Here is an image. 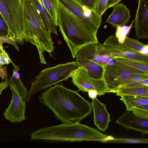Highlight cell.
I'll list each match as a JSON object with an SVG mask.
<instances>
[{
    "mask_svg": "<svg viewBox=\"0 0 148 148\" xmlns=\"http://www.w3.org/2000/svg\"><path fill=\"white\" fill-rule=\"evenodd\" d=\"M114 59L129 66L148 73V63L125 58L119 57Z\"/></svg>",
    "mask_w": 148,
    "mask_h": 148,
    "instance_id": "obj_21",
    "label": "cell"
},
{
    "mask_svg": "<svg viewBox=\"0 0 148 148\" xmlns=\"http://www.w3.org/2000/svg\"><path fill=\"white\" fill-rule=\"evenodd\" d=\"M148 79V73H137L133 74L123 81L119 87L133 82Z\"/></svg>",
    "mask_w": 148,
    "mask_h": 148,
    "instance_id": "obj_28",
    "label": "cell"
},
{
    "mask_svg": "<svg viewBox=\"0 0 148 148\" xmlns=\"http://www.w3.org/2000/svg\"><path fill=\"white\" fill-rule=\"evenodd\" d=\"M84 4L88 8L92 9L95 0H81Z\"/></svg>",
    "mask_w": 148,
    "mask_h": 148,
    "instance_id": "obj_36",
    "label": "cell"
},
{
    "mask_svg": "<svg viewBox=\"0 0 148 148\" xmlns=\"http://www.w3.org/2000/svg\"><path fill=\"white\" fill-rule=\"evenodd\" d=\"M124 43L130 48L141 53L148 56V45L136 39L126 37Z\"/></svg>",
    "mask_w": 148,
    "mask_h": 148,
    "instance_id": "obj_23",
    "label": "cell"
},
{
    "mask_svg": "<svg viewBox=\"0 0 148 148\" xmlns=\"http://www.w3.org/2000/svg\"><path fill=\"white\" fill-rule=\"evenodd\" d=\"M131 110L134 114L139 117L148 119V104L136 107Z\"/></svg>",
    "mask_w": 148,
    "mask_h": 148,
    "instance_id": "obj_29",
    "label": "cell"
},
{
    "mask_svg": "<svg viewBox=\"0 0 148 148\" xmlns=\"http://www.w3.org/2000/svg\"><path fill=\"white\" fill-rule=\"evenodd\" d=\"M39 102L52 111L56 118L62 123H79L91 114V103L77 91L57 84L43 92Z\"/></svg>",
    "mask_w": 148,
    "mask_h": 148,
    "instance_id": "obj_1",
    "label": "cell"
},
{
    "mask_svg": "<svg viewBox=\"0 0 148 148\" xmlns=\"http://www.w3.org/2000/svg\"><path fill=\"white\" fill-rule=\"evenodd\" d=\"M60 4L97 32L102 21L101 16L86 6L81 0H59Z\"/></svg>",
    "mask_w": 148,
    "mask_h": 148,
    "instance_id": "obj_10",
    "label": "cell"
},
{
    "mask_svg": "<svg viewBox=\"0 0 148 148\" xmlns=\"http://www.w3.org/2000/svg\"><path fill=\"white\" fill-rule=\"evenodd\" d=\"M98 43H91L82 47L77 52L75 58L80 66L87 69L90 76L100 79L102 78L103 66L110 64L114 59Z\"/></svg>",
    "mask_w": 148,
    "mask_h": 148,
    "instance_id": "obj_6",
    "label": "cell"
},
{
    "mask_svg": "<svg viewBox=\"0 0 148 148\" xmlns=\"http://www.w3.org/2000/svg\"><path fill=\"white\" fill-rule=\"evenodd\" d=\"M5 67L2 66L0 67V76L3 80L5 79L8 80L7 79L6 68Z\"/></svg>",
    "mask_w": 148,
    "mask_h": 148,
    "instance_id": "obj_35",
    "label": "cell"
},
{
    "mask_svg": "<svg viewBox=\"0 0 148 148\" xmlns=\"http://www.w3.org/2000/svg\"><path fill=\"white\" fill-rule=\"evenodd\" d=\"M91 105L94 124L100 130L104 132L108 128L111 121L106 105L96 98L92 99Z\"/></svg>",
    "mask_w": 148,
    "mask_h": 148,
    "instance_id": "obj_15",
    "label": "cell"
},
{
    "mask_svg": "<svg viewBox=\"0 0 148 148\" xmlns=\"http://www.w3.org/2000/svg\"><path fill=\"white\" fill-rule=\"evenodd\" d=\"M50 13L57 26L59 0H43L42 3Z\"/></svg>",
    "mask_w": 148,
    "mask_h": 148,
    "instance_id": "obj_22",
    "label": "cell"
},
{
    "mask_svg": "<svg viewBox=\"0 0 148 148\" xmlns=\"http://www.w3.org/2000/svg\"><path fill=\"white\" fill-rule=\"evenodd\" d=\"M0 92V95H1V92Z\"/></svg>",
    "mask_w": 148,
    "mask_h": 148,
    "instance_id": "obj_41",
    "label": "cell"
},
{
    "mask_svg": "<svg viewBox=\"0 0 148 148\" xmlns=\"http://www.w3.org/2000/svg\"><path fill=\"white\" fill-rule=\"evenodd\" d=\"M79 66L77 61L58 64L42 70L32 82L26 101L39 91L72 77Z\"/></svg>",
    "mask_w": 148,
    "mask_h": 148,
    "instance_id": "obj_5",
    "label": "cell"
},
{
    "mask_svg": "<svg viewBox=\"0 0 148 148\" xmlns=\"http://www.w3.org/2000/svg\"><path fill=\"white\" fill-rule=\"evenodd\" d=\"M0 37L12 38L8 25L0 12Z\"/></svg>",
    "mask_w": 148,
    "mask_h": 148,
    "instance_id": "obj_30",
    "label": "cell"
},
{
    "mask_svg": "<svg viewBox=\"0 0 148 148\" xmlns=\"http://www.w3.org/2000/svg\"><path fill=\"white\" fill-rule=\"evenodd\" d=\"M120 97V99L123 102L128 110L140 106L148 104V97L131 95Z\"/></svg>",
    "mask_w": 148,
    "mask_h": 148,
    "instance_id": "obj_19",
    "label": "cell"
},
{
    "mask_svg": "<svg viewBox=\"0 0 148 148\" xmlns=\"http://www.w3.org/2000/svg\"><path fill=\"white\" fill-rule=\"evenodd\" d=\"M122 0H108L107 5V9L112 7L114 5L118 3Z\"/></svg>",
    "mask_w": 148,
    "mask_h": 148,
    "instance_id": "obj_37",
    "label": "cell"
},
{
    "mask_svg": "<svg viewBox=\"0 0 148 148\" xmlns=\"http://www.w3.org/2000/svg\"><path fill=\"white\" fill-rule=\"evenodd\" d=\"M57 24L73 58L82 47L91 43H99L97 32L60 4Z\"/></svg>",
    "mask_w": 148,
    "mask_h": 148,
    "instance_id": "obj_3",
    "label": "cell"
},
{
    "mask_svg": "<svg viewBox=\"0 0 148 148\" xmlns=\"http://www.w3.org/2000/svg\"><path fill=\"white\" fill-rule=\"evenodd\" d=\"M144 73L145 72L129 66L115 60L112 64L103 66L102 78L110 92L115 93L122 82L128 77L134 74Z\"/></svg>",
    "mask_w": 148,
    "mask_h": 148,
    "instance_id": "obj_7",
    "label": "cell"
},
{
    "mask_svg": "<svg viewBox=\"0 0 148 148\" xmlns=\"http://www.w3.org/2000/svg\"><path fill=\"white\" fill-rule=\"evenodd\" d=\"M12 61L8 54L4 49L3 45H0V67L3 65L12 63Z\"/></svg>",
    "mask_w": 148,
    "mask_h": 148,
    "instance_id": "obj_31",
    "label": "cell"
},
{
    "mask_svg": "<svg viewBox=\"0 0 148 148\" xmlns=\"http://www.w3.org/2000/svg\"><path fill=\"white\" fill-rule=\"evenodd\" d=\"M12 63L14 67L12 76L16 78H20V75L18 72V71H19V66L15 65L12 61Z\"/></svg>",
    "mask_w": 148,
    "mask_h": 148,
    "instance_id": "obj_34",
    "label": "cell"
},
{
    "mask_svg": "<svg viewBox=\"0 0 148 148\" xmlns=\"http://www.w3.org/2000/svg\"><path fill=\"white\" fill-rule=\"evenodd\" d=\"M108 143H125L131 144H147L148 139L147 138H114L109 141Z\"/></svg>",
    "mask_w": 148,
    "mask_h": 148,
    "instance_id": "obj_27",
    "label": "cell"
},
{
    "mask_svg": "<svg viewBox=\"0 0 148 148\" xmlns=\"http://www.w3.org/2000/svg\"><path fill=\"white\" fill-rule=\"evenodd\" d=\"M17 36L16 42L23 45L26 39V27L23 0H5Z\"/></svg>",
    "mask_w": 148,
    "mask_h": 148,
    "instance_id": "obj_11",
    "label": "cell"
},
{
    "mask_svg": "<svg viewBox=\"0 0 148 148\" xmlns=\"http://www.w3.org/2000/svg\"><path fill=\"white\" fill-rule=\"evenodd\" d=\"M41 21L47 30L58 35L57 27L51 16L38 0H33Z\"/></svg>",
    "mask_w": 148,
    "mask_h": 148,
    "instance_id": "obj_17",
    "label": "cell"
},
{
    "mask_svg": "<svg viewBox=\"0 0 148 148\" xmlns=\"http://www.w3.org/2000/svg\"><path fill=\"white\" fill-rule=\"evenodd\" d=\"M0 12L8 25L11 37L14 38L16 41L17 40L16 33L5 0H0Z\"/></svg>",
    "mask_w": 148,
    "mask_h": 148,
    "instance_id": "obj_20",
    "label": "cell"
},
{
    "mask_svg": "<svg viewBox=\"0 0 148 148\" xmlns=\"http://www.w3.org/2000/svg\"><path fill=\"white\" fill-rule=\"evenodd\" d=\"M116 122L127 129L140 132L143 135L148 134V119L139 117L131 110H126Z\"/></svg>",
    "mask_w": 148,
    "mask_h": 148,
    "instance_id": "obj_13",
    "label": "cell"
},
{
    "mask_svg": "<svg viewBox=\"0 0 148 148\" xmlns=\"http://www.w3.org/2000/svg\"><path fill=\"white\" fill-rule=\"evenodd\" d=\"M113 10L106 22L114 27L127 24L131 17L130 10L123 3H118L112 7Z\"/></svg>",
    "mask_w": 148,
    "mask_h": 148,
    "instance_id": "obj_16",
    "label": "cell"
},
{
    "mask_svg": "<svg viewBox=\"0 0 148 148\" xmlns=\"http://www.w3.org/2000/svg\"><path fill=\"white\" fill-rule=\"evenodd\" d=\"M108 0H95L92 10L97 15L102 16L107 10Z\"/></svg>",
    "mask_w": 148,
    "mask_h": 148,
    "instance_id": "obj_26",
    "label": "cell"
},
{
    "mask_svg": "<svg viewBox=\"0 0 148 148\" xmlns=\"http://www.w3.org/2000/svg\"><path fill=\"white\" fill-rule=\"evenodd\" d=\"M72 77L73 84L78 88L79 90L88 92L90 90H95L98 95L100 96L106 93L110 92L103 78L92 77L88 74L87 69L82 66L79 67Z\"/></svg>",
    "mask_w": 148,
    "mask_h": 148,
    "instance_id": "obj_9",
    "label": "cell"
},
{
    "mask_svg": "<svg viewBox=\"0 0 148 148\" xmlns=\"http://www.w3.org/2000/svg\"><path fill=\"white\" fill-rule=\"evenodd\" d=\"M26 27L25 42H29L37 49L40 62H46L43 53H51L55 48L51 33L45 28L33 0H23Z\"/></svg>",
    "mask_w": 148,
    "mask_h": 148,
    "instance_id": "obj_4",
    "label": "cell"
},
{
    "mask_svg": "<svg viewBox=\"0 0 148 148\" xmlns=\"http://www.w3.org/2000/svg\"><path fill=\"white\" fill-rule=\"evenodd\" d=\"M39 2L41 3V4L42 3V2L43 0H38Z\"/></svg>",
    "mask_w": 148,
    "mask_h": 148,
    "instance_id": "obj_40",
    "label": "cell"
},
{
    "mask_svg": "<svg viewBox=\"0 0 148 148\" xmlns=\"http://www.w3.org/2000/svg\"><path fill=\"white\" fill-rule=\"evenodd\" d=\"M8 80L3 81L0 83V92L5 89L8 86Z\"/></svg>",
    "mask_w": 148,
    "mask_h": 148,
    "instance_id": "obj_38",
    "label": "cell"
},
{
    "mask_svg": "<svg viewBox=\"0 0 148 148\" xmlns=\"http://www.w3.org/2000/svg\"><path fill=\"white\" fill-rule=\"evenodd\" d=\"M13 86L25 101L28 94L27 90L22 82L20 78H16L12 76L8 81V85Z\"/></svg>",
    "mask_w": 148,
    "mask_h": 148,
    "instance_id": "obj_24",
    "label": "cell"
},
{
    "mask_svg": "<svg viewBox=\"0 0 148 148\" xmlns=\"http://www.w3.org/2000/svg\"><path fill=\"white\" fill-rule=\"evenodd\" d=\"M138 6L135 16L136 37L139 39L148 38V0H138Z\"/></svg>",
    "mask_w": 148,
    "mask_h": 148,
    "instance_id": "obj_14",
    "label": "cell"
},
{
    "mask_svg": "<svg viewBox=\"0 0 148 148\" xmlns=\"http://www.w3.org/2000/svg\"><path fill=\"white\" fill-rule=\"evenodd\" d=\"M88 93L89 97L92 99L96 98L97 95H98V93L95 90H90L88 92Z\"/></svg>",
    "mask_w": 148,
    "mask_h": 148,
    "instance_id": "obj_39",
    "label": "cell"
},
{
    "mask_svg": "<svg viewBox=\"0 0 148 148\" xmlns=\"http://www.w3.org/2000/svg\"><path fill=\"white\" fill-rule=\"evenodd\" d=\"M134 21V20L132 22L130 26L123 25L116 27L115 36L120 43H124L125 37L129 33Z\"/></svg>",
    "mask_w": 148,
    "mask_h": 148,
    "instance_id": "obj_25",
    "label": "cell"
},
{
    "mask_svg": "<svg viewBox=\"0 0 148 148\" xmlns=\"http://www.w3.org/2000/svg\"><path fill=\"white\" fill-rule=\"evenodd\" d=\"M98 44L113 59L119 57L125 58L148 63V56L131 49L124 43H120L114 35H110L103 43Z\"/></svg>",
    "mask_w": 148,
    "mask_h": 148,
    "instance_id": "obj_8",
    "label": "cell"
},
{
    "mask_svg": "<svg viewBox=\"0 0 148 148\" xmlns=\"http://www.w3.org/2000/svg\"><path fill=\"white\" fill-rule=\"evenodd\" d=\"M144 86H148V79L128 84L121 87H142Z\"/></svg>",
    "mask_w": 148,
    "mask_h": 148,
    "instance_id": "obj_33",
    "label": "cell"
},
{
    "mask_svg": "<svg viewBox=\"0 0 148 148\" xmlns=\"http://www.w3.org/2000/svg\"><path fill=\"white\" fill-rule=\"evenodd\" d=\"M12 94V99L9 106L3 112L5 119L12 123H18L25 119L26 101L14 87L8 85Z\"/></svg>",
    "mask_w": 148,
    "mask_h": 148,
    "instance_id": "obj_12",
    "label": "cell"
},
{
    "mask_svg": "<svg viewBox=\"0 0 148 148\" xmlns=\"http://www.w3.org/2000/svg\"><path fill=\"white\" fill-rule=\"evenodd\" d=\"M4 43L10 44L14 46L15 49L19 51L18 47L14 38L11 37H0V45H3Z\"/></svg>",
    "mask_w": 148,
    "mask_h": 148,
    "instance_id": "obj_32",
    "label": "cell"
},
{
    "mask_svg": "<svg viewBox=\"0 0 148 148\" xmlns=\"http://www.w3.org/2000/svg\"><path fill=\"white\" fill-rule=\"evenodd\" d=\"M117 96H136L148 97V86L119 88L115 92Z\"/></svg>",
    "mask_w": 148,
    "mask_h": 148,
    "instance_id": "obj_18",
    "label": "cell"
},
{
    "mask_svg": "<svg viewBox=\"0 0 148 148\" xmlns=\"http://www.w3.org/2000/svg\"><path fill=\"white\" fill-rule=\"evenodd\" d=\"M113 137L79 123L64 122L41 128L32 134V140L80 142L96 141L108 143Z\"/></svg>",
    "mask_w": 148,
    "mask_h": 148,
    "instance_id": "obj_2",
    "label": "cell"
}]
</instances>
